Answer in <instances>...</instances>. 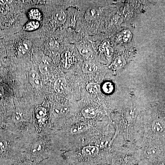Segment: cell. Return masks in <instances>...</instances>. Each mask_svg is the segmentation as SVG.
<instances>
[{
    "label": "cell",
    "mask_w": 165,
    "mask_h": 165,
    "mask_svg": "<svg viewBox=\"0 0 165 165\" xmlns=\"http://www.w3.org/2000/svg\"><path fill=\"white\" fill-rule=\"evenodd\" d=\"M66 88V80L64 78H60L56 80L54 83V90L56 92L61 94L63 92Z\"/></svg>",
    "instance_id": "obj_3"
},
{
    "label": "cell",
    "mask_w": 165,
    "mask_h": 165,
    "mask_svg": "<svg viewBox=\"0 0 165 165\" xmlns=\"http://www.w3.org/2000/svg\"><path fill=\"white\" fill-rule=\"evenodd\" d=\"M51 60L48 57H44L42 60V63L49 66L51 63Z\"/></svg>",
    "instance_id": "obj_26"
},
{
    "label": "cell",
    "mask_w": 165,
    "mask_h": 165,
    "mask_svg": "<svg viewBox=\"0 0 165 165\" xmlns=\"http://www.w3.org/2000/svg\"><path fill=\"white\" fill-rule=\"evenodd\" d=\"M87 129V126L86 125L81 124L73 127L70 132L72 135H77L86 131Z\"/></svg>",
    "instance_id": "obj_11"
},
{
    "label": "cell",
    "mask_w": 165,
    "mask_h": 165,
    "mask_svg": "<svg viewBox=\"0 0 165 165\" xmlns=\"http://www.w3.org/2000/svg\"><path fill=\"white\" fill-rule=\"evenodd\" d=\"M98 152H99V148L96 146L92 145L85 146L82 150V154L85 156H95Z\"/></svg>",
    "instance_id": "obj_2"
},
{
    "label": "cell",
    "mask_w": 165,
    "mask_h": 165,
    "mask_svg": "<svg viewBox=\"0 0 165 165\" xmlns=\"http://www.w3.org/2000/svg\"><path fill=\"white\" fill-rule=\"evenodd\" d=\"M12 120L14 122L18 123L22 120V117L21 113L19 112H15L12 117Z\"/></svg>",
    "instance_id": "obj_22"
},
{
    "label": "cell",
    "mask_w": 165,
    "mask_h": 165,
    "mask_svg": "<svg viewBox=\"0 0 165 165\" xmlns=\"http://www.w3.org/2000/svg\"><path fill=\"white\" fill-rule=\"evenodd\" d=\"M82 114L83 117L86 119H93L96 117L97 112L95 109L91 107L84 108L82 111Z\"/></svg>",
    "instance_id": "obj_8"
},
{
    "label": "cell",
    "mask_w": 165,
    "mask_h": 165,
    "mask_svg": "<svg viewBox=\"0 0 165 165\" xmlns=\"http://www.w3.org/2000/svg\"><path fill=\"white\" fill-rule=\"evenodd\" d=\"M104 46H105L104 49H105V50L106 51L107 56H108V57L111 56V55H112V53H113V49H112V48L109 46V45H107L106 43H105Z\"/></svg>",
    "instance_id": "obj_23"
},
{
    "label": "cell",
    "mask_w": 165,
    "mask_h": 165,
    "mask_svg": "<svg viewBox=\"0 0 165 165\" xmlns=\"http://www.w3.org/2000/svg\"><path fill=\"white\" fill-rule=\"evenodd\" d=\"M29 15L31 19L34 20L40 21L42 18L41 12L38 9H32L29 12Z\"/></svg>",
    "instance_id": "obj_15"
},
{
    "label": "cell",
    "mask_w": 165,
    "mask_h": 165,
    "mask_svg": "<svg viewBox=\"0 0 165 165\" xmlns=\"http://www.w3.org/2000/svg\"><path fill=\"white\" fill-rule=\"evenodd\" d=\"M102 89L104 93L106 94H111L114 91V85L111 82H107L103 84Z\"/></svg>",
    "instance_id": "obj_13"
},
{
    "label": "cell",
    "mask_w": 165,
    "mask_h": 165,
    "mask_svg": "<svg viewBox=\"0 0 165 165\" xmlns=\"http://www.w3.org/2000/svg\"><path fill=\"white\" fill-rule=\"evenodd\" d=\"M79 50L80 53L85 58L87 59H91L93 58V54L92 53L91 51L87 48H81Z\"/></svg>",
    "instance_id": "obj_18"
},
{
    "label": "cell",
    "mask_w": 165,
    "mask_h": 165,
    "mask_svg": "<svg viewBox=\"0 0 165 165\" xmlns=\"http://www.w3.org/2000/svg\"><path fill=\"white\" fill-rule=\"evenodd\" d=\"M160 153L159 150L155 148H147L144 151V155L145 158L148 160L154 159L158 156Z\"/></svg>",
    "instance_id": "obj_7"
},
{
    "label": "cell",
    "mask_w": 165,
    "mask_h": 165,
    "mask_svg": "<svg viewBox=\"0 0 165 165\" xmlns=\"http://www.w3.org/2000/svg\"><path fill=\"white\" fill-rule=\"evenodd\" d=\"M98 67L97 66L91 62H86L83 64L82 70L86 74H93L97 71Z\"/></svg>",
    "instance_id": "obj_6"
},
{
    "label": "cell",
    "mask_w": 165,
    "mask_h": 165,
    "mask_svg": "<svg viewBox=\"0 0 165 165\" xmlns=\"http://www.w3.org/2000/svg\"><path fill=\"white\" fill-rule=\"evenodd\" d=\"M32 43L30 41H25L20 44L18 47V52L20 56H23L27 54L30 49Z\"/></svg>",
    "instance_id": "obj_5"
},
{
    "label": "cell",
    "mask_w": 165,
    "mask_h": 165,
    "mask_svg": "<svg viewBox=\"0 0 165 165\" xmlns=\"http://www.w3.org/2000/svg\"><path fill=\"white\" fill-rule=\"evenodd\" d=\"M61 115H64L67 114L69 111V108L66 106H62L60 107Z\"/></svg>",
    "instance_id": "obj_25"
},
{
    "label": "cell",
    "mask_w": 165,
    "mask_h": 165,
    "mask_svg": "<svg viewBox=\"0 0 165 165\" xmlns=\"http://www.w3.org/2000/svg\"><path fill=\"white\" fill-rule=\"evenodd\" d=\"M7 143L4 140H0V153L5 151L7 148Z\"/></svg>",
    "instance_id": "obj_24"
},
{
    "label": "cell",
    "mask_w": 165,
    "mask_h": 165,
    "mask_svg": "<svg viewBox=\"0 0 165 165\" xmlns=\"http://www.w3.org/2000/svg\"><path fill=\"white\" fill-rule=\"evenodd\" d=\"M3 89L2 88V87L0 86V98H1L3 95Z\"/></svg>",
    "instance_id": "obj_28"
},
{
    "label": "cell",
    "mask_w": 165,
    "mask_h": 165,
    "mask_svg": "<svg viewBox=\"0 0 165 165\" xmlns=\"http://www.w3.org/2000/svg\"><path fill=\"white\" fill-rule=\"evenodd\" d=\"M122 39L124 43H127L130 42L132 39V34L128 30H124L121 33Z\"/></svg>",
    "instance_id": "obj_16"
},
{
    "label": "cell",
    "mask_w": 165,
    "mask_h": 165,
    "mask_svg": "<svg viewBox=\"0 0 165 165\" xmlns=\"http://www.w3.org/2000/svg\"><path fill=\"white\" fill-rule=\"evenodd\" d=\"M55 19L58 24H63L66 21V16L63 11H60L56 14Z\"/></svg>",
    "instance_id": "obj_17"
},
{
    "label": "cell",
    "mask_w": 165,
    "mask_h": 165,
    "mask_svg": "<svg viewBox=\"0 0 165 165\" xmlns=\"http://www.w3.org/2000/svg\"><path fill=\"white\" fill-rule=\"evenodd\" d=\"M39 68L40 72L43 74H46L50 70V67L49 66L43 63H41L40 64Z\"/></svg>",
    "instance_id": "obj_21"
},
{
    "label": "cell",
    "mask_w": 165,
    "mask_h": 165,
    "mask_svg": "<svg viewBox=\"0 0 165 165\" xmlns=\"http://www.w3.org/2000/svg\"><path fill=\"white\" fill-rule=\"evenodd\" d=\"M11 2V1H6V0H0V4L5 5L8 2Z\"/></svg>",
    "instance_id": "obj_27"
},
{
    "label": "cell",
    "mask_w": 165,
    "mask_h": 165,
    "mask_svg": "<svg viewBox=\"0 0 165 165\" xmlns=\"http://www.w3.org/2000/svg\"><path fill=\"white\" fill-rule=\"evenodd\" d=\"M125 59L123 57L119 56L117 57L113 62V66L117 70H119L124 66L125 65Z\"/></svg>",
    "instance_id": "obj_12"
},
{
    "label": "cell",
    "mask_w": 165,
    "mask_h": 165,
    "mask_svg": "<svg viewBox=\"0 0 165 165\" xmlns=\"http://www.w3.org/2000/svg\"><path fill=\"white\" fill-rule=\"evenodd\" d=\"M40 26V23L37 21H30L28 22L24 27V30L25 31L34 30L38 29Z\"/></svg>",
    "instance_id": "obj_14"
},
{
    "label": "cell",
    "mask_w": 165,
    "mask_h": 165,
    "mask_svg": "<svg viewBox=\"0 0 165 165\" xmlns=\"http://www.w3.org/2000/svg\"><path fill=\"white\" fill-rule=\"evenodd\" d=\"M1 102H2V99H1V98H0V103H1Z\"/></svg>",
    "instance_id": "obj_29"
},
{
    "label": "cell",
    "mask_w": 165,
    "mask_h": 165,
    "mask_svg": "<svg viewBox=\"0 0 165 165\" xmlns=\"http://www.w3.org/2000/svg\"><path fill=\"white\" fill-rule=\"evenodd\" d=\"M46 114V110L45 108L40 107L36 109L35 111V116L38 119H42L45 117Z\"/></svg>",
    "instance_id": "obj_19"
},
{
    "label": "cell",
    "mask_w": 165,
    "mask_h": 165,
    "mask_svg": "<svg viewBox=\"0 0 165 165\" xmlns=\"http://www.w3.org/2000/svg\"><path fill=\"white\" fill-rule=\"evenodd\" d=\"M63 66L65 68H69L72 64V57L71 53L69 51H66L62 56Z\"/></svg>",
    "instance_id": "obj_9"
},
{
    "label": "cell",
    "mask_w": 165,
    "mask_h": 165,
    "mask_svg": "<svg viewBox=\"0 0 165 165\" xmlns=\"http://www.w3.org/2000/svg\"><path fill=\"white\" fill-rule=\"evenodd\" d=\"M86 90L91 94H95L100 91L101 87L100 85L95 82H90L86 86Z\"/></svg>",
    "instance_id": "obj_10"
},
{
    "label": "cell",
    "mask_w": 165,
    "mask_h": 165,
    "mask_svg": "<svg viewBox=\"0 0 165 165\" xmlns=\"http://www.w3.org/2000/svg\"><path fill=\"white\" fill-rule=\"evenodd\" d=\"M29 79L33 86L38 90L43 87L42 81L38 73L34 70H32L29 74Z\"/></svg>",
    "instance_id": "obj_1"
},
{
    "label": "cell",
    "mask_w": 165,
    "mask_h": 165,
    "mask_svg": "<svg viewBox=\"0 0 165 165\" xmlns=\"http://www.w3.org/2000/svg\"><path fill=\"white\" fill-rule=\"evenodd\" d=\"M165 128V122L163 120H155L152 125V129L155 133H161Z\"/></svg>",
    "instance_id": "obj_4"
},
{
    "label": "cell",
    "mask_w": 165,
    "mask_h": 165,
    "mask_svg": "<svg viewBox=\"0 0 165 165\" xmlns=\"http://www.w3.org/2000/svg\"><path fill=\"white\" fill-rule=\"evenodd\" d=\"M98 13L96 9L92 8L88 10L85 14V18L87 19H93L97 17Z\"/></svg>",
    "instance_id": "obj_20"
}]
</instances>
